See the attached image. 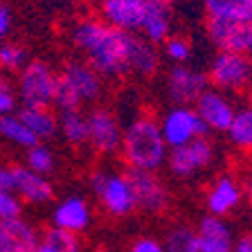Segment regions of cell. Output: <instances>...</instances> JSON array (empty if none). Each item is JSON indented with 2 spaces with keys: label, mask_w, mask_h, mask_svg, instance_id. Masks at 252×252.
<instances>
[{
  "label": "cell",
  "mask_w": 252,
  "mask_h": 252,
  "mask_svg": "<svg viewBox=\"0 0 252 252\" xmlns=\"http://www.w3.org/2000/svg\"><path fill=\"white\" fill-rule=\"evenodd\" d=\"M70 43L104 81L126 77L151 79L162 65V54L156 45L137 34L110 27L99 16L74 21L70 27Z\"/></svg>",
  "instance_id": "1"
},
{
  "label": "cell",
  "mask_w": 252,
  "mask_h": 252,
  "mask_svg": "<svg viewBox=\"0 0 252 252\" xmlns=\"http://www.w3.org/2000/svg\"><path fill=\"white\" fill-rule=\"evenodd\" d=\"M120 156L131 171L158 173L162 167H167L169 147L156 115L140 113L124 126Z\"/></svg>",
  "instance_id": "2"
},
{
  "label": "cell",
  "mask_w": 252,
  "mask_h": 252,
  "mask_svg": "<svg viewBox=\"0 0 252 252\" xmlns=\"http://www.w3.org/2000/svg\"><path fill=\"white\" fill-rule=\"evenodd\" d=\"M104 94V79L90 68L84 59L68 61L59 70V86L54 106L63 110H81L84 106L97 104Z\"/></svg>",
  "instance_id": "3"
},
{
  "label": "cell",
  "mask_w": 252,
  "mask_h": 252,
  "mask_svg": "<svg viewBox=\"0 0 252 252\" xmlns=\"http://www.w3.org/2000/svg\"><path fill=\"white\" fill-rule=\"evenodd\" d=\"M59 72L47 61L32 59L18 70L16 77V97L21 108H52L57 97Z\"/></svg>",
  "instance_id": "4"
},
{
  "label": "cell",
  "mask_w": 252,
  "mask_h": 252,
  "mask_svg": "<svg viewBox=\"0 0 252 252\" xmlns=\"http://www.w3.org/2000/svg\"><path fill=\"white\" fill-rule=\"evenodd\" d=\"M205 72L212 88L234 99L252 93V59L246 52H216Z\"/></svg>",
  "instance_id": "5"
},
{
  "label": "cell",
  "mask_w": 252,
  "mask_h": 252,
  "mask_svg": "<svg viewBox=\"0 0 252 252\" xmlns=\"http://www.w3.org/2000/svg\"><path fill=\"white\" fill-rule=\"evenodd\" d=\"M88 185L93 189V194L97 196L101 210L108 216H128L137 210L135 203V191H133V183L128 178V173L113 171V169H97L90 173Z\"/></svg>",
  "instance_id": "6"
},
{
  "label": "cell",
  "mask_w": 252,
  "mask_h": 252,
  "mask_svg": "<svg viewBox=\"0 0 252 252\" xmlns=\"http://www.w3.org/2000/svg\"><path fill=\"white\" fill-rule=\"evenodd\" d=\"M216 158H219L216 144L212 142L210 135H203L191 140L189 144L169 149L167 169L173 178L191 180L196 176H203L205 171H210L216 164Z\"/></svg>",
  "instance_id": "7"
},
{
  "label": "cell",
  "mask_w": 252,
  "mask_h": 252,
  "mask_svg": "<svg viewBox=\"0 0 252 252\" xmlns=\"http://www.w3.org/2000/svg\"><path fill=\"white\" fill-rule=\"evenodd\" d=\"M162 86L169 106H194L196 99L210 88V81L205 70L191 63H183V65H169Z\"/></svg>",
  "instance_id": "8"
},
{
  "label": "cell",
  "mask_w": 252,
  "mask_h": 252,
  "mask_svg": "<svg viewBox=\"0 0 252 252\" xmlns=\"http://www.w3.org/2000/svg\"><path fill=\"white\" fill-rule=\"evenodd\" d=\"M158 122H160V131H162V137L169 149L183 147L196 137L210 135L194 106H169L158 117Z\"/></svg>",
  "instance_id": "9"
},
{
  "label": "cell",
  "mask_w": 252,
  "mask_h": 252,
  "mask_svg": "<svg viewBox=\"0 0 252 252\" xmlns=\"http://www.w3.org/2000/svg\"><path fill=\"white\" fill-rule=\"evenodd\" d=\"M86 115H88V147L99 156L120 153L124 126L115 113L106 106H94Z\"/></svg>",
  "instance_id": "10"
},
{
  "label": "cell",
  "mask_w": 252,
  "mask_h": 252,
  "mask_svg": "<svg viewBox=\"0 0 252 252\" xmlns=\"http://www.w3.org/2000/svg\"><path fill=\"white\" fill-rule=\"evenodd\" d=\"M236 108H239V101L230 94L220 93L216 88H207L194 104V110L198 113L200 122L205 124L207 133H223L230 128L232 120L236 115Z\"/></svg>",
  "instance_id": "11"
},
{
  "label": "cell",
  "mask_w": 252,
  "mask_h": 252,
  "mask_svg": "<svg viewBox=\"0 0 252 252\" xmlns=\"http://www.w3.org/2000/svg\"><path fill=\"white\" fill-rule=\"evenodd\" d=\"M153 0H101L97 11L104 23L128 34H137L147 21Z\"/></svg>",
  "instance_id": "12"
},
{
  "label": "cell",
  "mask_w": 252,
  "mask_h": 252,
  "mask_svg": "<svg viewBox=\"0 0 252 252\" xmlns=\"http://www.w3.org/2000/svg\"><path fill=\"white\" fill-rule=\"evenodd\" d=\"M243 198H246V189L241 180L232 173H219L205 191V207L207 214L225 219L241 207Z\"/></svg>",
  "instance_id": "13"
},
{
  "label": "cell",
  "mask_w": 252,
  "mask_h": 252,
  "mask_svg": "<svg viewBox=\"0 0 252 252\" xmlns=\"http://www.w3.org/2000/svg\"><path fill=\"white\" fill-rule=\"evenodd\" d=\"M128 178L133 183L135 191L137 210L147 212V214H162L171 205V191L158 173L153 171H131L128 169Z\"/></svg>",
  "instance_id": "14"
},
{
  "label": "cell",
  "mask_w": 252,
  "mask_h": 252,
  "mask_svg": "<svg viewBox=\"0 0 252 252\" xmlns=\"http://www.w3.org/2000/svg\"><path fill=\"white\" fill-rule=\"evenodd\" d=\"M234 230L225 219L203 216L194 230L189 252H234Z\"/></svg>",
  "instance_id": "15"
},
{
  "label": "cell",
  "mask_w": 252,
  "mask_h": 252,
  "mask_svg": "<svg viewBox=\"0 0 252 252\" xmlns=\"http://www.w3.org/2000/svg\"><path fill=\"white\" fill-rule=\"evenodd\" d=\"M50 220H52V227L65 230L70 234H81L93 223V210L81 194H68L52 207Z\"/></svg>",
  "instance_id": "16"
},
{
  "label": "cell",
  "mask_w": 252,
  "mask_h": 252,
  "mask_svg": "<svg viewBox=\"0 0 252 252\" xmlns=\"http://www.w3.org/2000/svg\"><path fill=\"white\" fill-rule=\"evenodd\" d=\"M14 171V194L30 205H45L54 198V187L47 180V176L23 167H11Z\"/></svg>",
  "instance_id": "17"
},
{
  "label": "cell",
  "mask_w": 252,
  "mask_h": 252,
  "mask_svg": "<svg viewBox=\"0 0 252 252\" xmlns=\"http://www.w3.org/2000/svg\"><path fill=\"white\" fill-rule=\"evenodd\" d=\"M248 25L250 23H225L205 18V36L216 52H246Z\"/></svg>",
  "instance_id": "18"
},
{
  "label": "cell",
  "mask_w": 252,
  "mask_h": 252,
  "mask_svg": "<svg viewBox=\"0 0 252 252\" xmlns=\"http://www.w3.org/2000/svg\"><path fill=\"white\" fill-rule=\"evenodd\" d=\"M41 234L23 216L0 223V250L5 252H34Z\"/></svg>",
  "instance_id": "19"
},
{
  "label": "cell",
  "mask_w": 252,
  "mask_h": 252,
  "mask_svg": "<svg viewBox=\"0 0 252 252\" xmlns=\"http://www.w3.org/2000/svg\"><path fill=\"white\" fill-rule=\"evenodd\" d=\"M173 34V7L164 5L160 0H153L151 9L147 14V21L140 30V36L147 43L160 47Z\"/></svg>",
  "instance_id": "20"
},
{
  "label": "cell",
  "mask_w": 252,
  "mask_h": 252,
  "mask_svg": "<svg viewBox=\"0 0 252 252\" xmlns=\"http://www.w3.org/2000/svg\"><path fill=\"white\" fill-rule=\"evenodd\" d=\"M207 21L252 23V0H200Z\"/></svg>",
  "instance_id": "21"
},
{
  "label": "cell",
  "mask_w": 252,
  "mask_h": 252,
  "mask_svg": "<svg viewBox=\"0 0 252 252\" xmlns=\"http://www.w3.org/2000/svg\"><path fill=\"white\" fill-rule=\"evenodd\" d=\"M225 137L232 149L246 153V156H252V99L239 104L234 120L225 131Z\"/></svg>",
  "instance_id": "22"
},
{
  "label": "cell",
  "mask_w": 252,
  "mask_h": 252,
  "mask_svg": "<svg viewBox=\"0 0 252 252\" xmlns=\"http://www.w3.org/2000/svg\"><path fill=\"white\" fill-rule=\"evenodd\" d=\"M18 117H21V120L25 122L27 128L38 137V142L57 137L59 115L52 108H21L18 110Z\"/></svg>",
  "instance_id": "23"
},
{
  "label": "cell",
  "mask_w": 252,
  "mask_h": 252,
  "mask_svg": "<svg viewBox=\"0 0 252 252\" xmlns=\"http://www.w3.org/2000/svg\"><path fill=\"white\" fill-rule=\"evenodd\" d=\"M59 133L70 147L88 144V115L84 110H63V113H59Z\"/></svg>",
  "instance_id": "24"
},
{
  "label": "cell",
  "mask_w": 252,
  "mask_h": 252,
  "mask_svg": "<svg viewBox=\"0 0 252 252\" xmlns=\"http://www.w3.org/2000/svg\"><path fill=\"white\" fill-rule=\"evenodd\" d=\"M0 137H5L7 142H11L14 147H21V149H32L41 144L38 137L30 131L25 126V122L18 117V113H11V115H2L0 117Z\"/></svg>",
  "instance_id": "25"
},
{
  "label": "cell",
  "mask_w": 252,
  "mask_h": 252,
  "mask_svg": "<svg viewBox=\"0 0 252 252\" xmlns=\"http://www.w3.org/2000/svg\"><path fill=\"white\" fill-rule=\"evenodd\" d=\"M162 57L167 59L171 65H183V63H191V54H194V45L187 36L183 34H171L167 41L162 43Z\"/></svg>",
  "instance_id": "26"
},
{
  "label": "cell",
  "mask_w": 252,
  "mask_h": 252,
  "mask_svg": "<svg viewBox=\"0 0 252 252\" xmlns=\"http://www.w3.org/2000/svg\"><path fill=\"white\" fill-rule=\"evenodd\" d=\"M25 167L32 169V171L41 173V176H47L52 173L54 167H57V158H54V151L45 144H36V147L27 149V156H25Z\"/></svg>",
  "instance_id": "27"
},
{
  "label": "cell",
  "mask_w": 252,
  "mask_h": 252,
  "mask_svg": "<svg viewBox=\"0 0 252 252\" xmlns=\"http://www.w3.org/2000/svg\"><path fill=\"white\" fill-rule=\"evenodd\" d=\"M30 61L27 50L14 41H2L0 43V70L2 72H18V70Z\"/></svg>",
  "instance_id": "28"
},
{
  "label": "cell",
  "mask_w": 252,
  "mask_h": 252,
  "mask_svg": "<svg viewBox=\"0 0 252 252\" xmlns=\"http://www.w3.org/2000/svg\"><path fill=\"white\" fill-rule=\"evenodd\" d=\"M191 239H194V230L183 223L178 225H171L164 234V252H189V246H191Z\"/></svg>",
  "instance_id": "29"
},
{
  "label": "cell",
  "mask_w": 252,
  "mask_h": 252,
  "mask_svg": "<svg viewBox=\"0 0 252 252\" xmlns=\"http://www.w3.org/2000/svg\"><path fill=\"white\" fill-rule=\"evenodd\" d=\"M43 239H47L59 252H86L79 234H70V232L59 230V227H47L43 232Z\"/></svg>",
  "instance_id": "30"
},
{
  "label": "cell",
  "mask_w": 252,
  "mask_h": 252,
  "mask_svg": "<svg viewBox=\"0 0 252 252\" xmlns=\"http://www.w3.org/2000/svg\"><path fill=\"white\" fill-rule=\"evenodd\" d=\"M23 216V200L14 191H0V223Z\"/></svg>",
  "instance_id": "31"
},
{
  "label": "cell",
  "mask_w": 252,
  "mask_h": 252,
  "mask_svg": "<svg viewBox=\"0 0 252 252\" xmlns=\"http://www.w3.org/2000/svg\"><path fill=\"white\" fill-rule=\"evenodd\" d=\"M128 252H164V246L153 236H140L128 246Z\"/></svg>",
  "instance_id": "32"
},
{
  "label": "cell",
  "mask_w": 252,
  "mask_h": 252,
  "mask_svg": "<svg viewBox=\"0 0 252 252\" xmlns=\"http://www.w3.org/2000/svg\"><path fill=\"white\" fill-rule=\"evenodd\" d=\"M11 32V9L5 0H0V43L9 36Z\"/></svg>",
  "instance_id": "33"
},
{
  "label": "cell",
  "mask_w": 252,
  "mask_h": 252,
  "mask_svg": "<svg viewBox=\"0 0 252 252\" xmlns=\"http://www.w3.org/2000/svg\"><path fill=\"white\" fill-rule=\"evenodd\" d=\"M0 191H14V171L0 164Z\"/></svg>",
  "instance_id": "34"
},
{
  "label": "cell",
  "mask_w": 252,
  "mask_h": 252,
  "mask_svg": "<svg viewBox=\"0 0 252 252\" xmlns=\"http://www.w3.org/2000/svg\"><path fill=\"white\" fill-rule=\"evenodd\" d=\"M234 252H252V234H243L234 241Z\"/></svg>",
  "instance_id": "35"
},
{
  "label": "cell",
  "mask_w": 252,
  "mask_h": 252,
  "mask_svg": "<svg viewBox=\"0 0 252 252\" xmlns=\"http://www.w3.org/2000/svg\"><path fill=\"white\" fill-rule=\"evenodd\" d=\"M34 252H59V250L50 241H47V239H43V236H41V241H38V246H36V250H34Z\"/></svg>",
  "instance_id": "36"
},
{
  "label": "cell",
  "mask_w": 252,
  "mask_h": 252,
  "mask_svg": "<svg viewBox=\"0 0 252 252\" xmlns=\"http://www.w3.org/2000/svg\"><path fill=\"white\" fill-rule=\"evenodd\" d=\"M246 54L252 59V23L248 25V43H246Z\"/></svg>",
  "instance_id": "37"
},
{
  "label": "cell",
  "mask_w": 252,
  "mask_h": 252,
  "mask_svg": "<svg viewBox=\"0 0 252 252\" xmlns=\"http://www.w3.org/2000/svg\"><path fill=\"white\" fill-rule=\"evenodd\" d=\"M11 86V81H9V77H7L2 70H0V88H9Z\"/></svg>",
  "instance_id": "38"
},
{
  "label": "cell",
  "mask_w": 252,
  "mask_h": 252,
  "mask_svg": "<svg viewBox=\"0 0 252 252\" xmlns=\"http://www.w3.org/2000/svg\"><path fill=\"white\" fill-rule=\"evenodd\" d=\"M79 2H84L86 7H99L101 0H79Z\"/></svg>",
  "instance_id": "39"
},
{
  "label": "cell",
  "mask_w": 252,
  "mask_h": 252,
  "mask_svg": "<svg viewBox=\"0 0 252 252\" xmlns=\"http://www.w3.org/2000/svg\"><path fill=\"white\" fill-rule=\"evenodd\" d=\"M160 2H164V5H169V7H176V5H180V2H187V0H160Z\"/></svg>",
  "instance_id": "40"
},
{
  "label": "cell",
  "mask_w": 252,
  "mask_h": 252,
  "mask_svg": "<svg viewBox=\"0 0 252 252\" xmlns=\"http://www.w3.org/2000/svg\"><path fill=\"white\" fill-rule=\"evenodd\" d=\"M97 252H113V250H108V248H99Z\"/></svg>",
  "instance_id": "41"
},
{
  "label": "cell",
  "mask_w": 252,
  "mask_h": 252,
  "mask_svg": "<svg viewBox=\"0 0 252 252\" xmlns=\"http://www.w3.org/2000/svg\"><path fill=\"white\" fill-rule=\"evenodd\" d=\"M0 252H5V250H0Z\"/></svg>",
  "instance_id": "42"
}]
</instances>
